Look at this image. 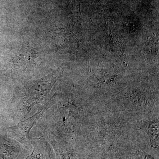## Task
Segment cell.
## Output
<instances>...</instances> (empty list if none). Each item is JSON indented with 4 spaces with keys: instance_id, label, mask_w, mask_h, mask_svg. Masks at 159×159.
<instances>
[{
    "instance_id": "obj_1",
    "label": "cell",
    "mask_w": 159,
    "mask_h": 159,
    "mask_svg": "<svg viewBox=\"0 0 159 159\" xmlns=\"http://www.w3.org/2000/svg\"><path fill=\"white\" fill-rule=\"evenodd\" d=\"M58 72L54 71L45 77L28 84L25 88L23 106L30 111L34 106L49 99L51 89L58 77Z\"/></svg>"
},
{
    "instance_id": "obj_2",
    "label": "cell",
    "mask_w": 159,
    "mask_h": 159,
    "mask_svg": "<svg viewBox=\"0 0 159 159\" xmlns=\"http://www.w3.org/2000/svg\"><path fill=\"white\" fill-rule=\"evenodd\" d=\"M45 111V109L40 111L32 116L19 122L17 125L9 127L8 129L9 136L22 144L29 145L30 131L38 120L42 116Z\"/></svg>"
},
{
    "instance_id": "obj_3",
    "label": "cell",
    "mask_w": 159,
    "mask_h": 159,
    "mask_svg": "<svg viewBox=\"0 0 159 159\" xmlns=\"http://www.w3.org/2000/svg\"><path fill=\"white\" fill-rule=\"evenodd\" d=\"M34 143H32L34 146V149L31 154L26 159H45V156L41 149L40 148V145H38L37 139H35Z\"/></svg>"
}]
</instances>
